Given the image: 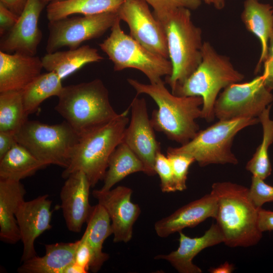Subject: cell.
I'll return each mask as SVG.
<instances>
[{"mask_svg": "<svg viewBox=\"0 0 273 273\" xmlns=\"http://www.w3.org/2000/svg\"><path fill=\"white\" fill-rule=\"evenodd\" d=\"M137 95L146 94L156 103L158 109L150 120L154 129L181 145L191 140L199 131L196 120L201 118L203 100L198 96H179L170 92L161 81L145 84L132 78L127 79Z\"/></svg>", "mask_w": 273, "mask_h": 273, "instance_id": "cell-1", "label": "cell"}, {"mask_svg": "<svg viewBox=\"0 0 273 273\" xmlns=\"http://www.w3.org/2000/svg\"><path fill=\"white\" fill-rule=\"evenodd\" d=\"M217 203L216 224L229 247H249L262 237L258 227V210L249 195V189L231 181H218L211 186Z\"/></svg>", "mask_w": 273, "mask_h": 273, "instance_id": "cell-2", "label": "cell"}, {"mask_svg": "<svg viewBox=\"0 0 273 273\" xmlns=\"http://www.w3.org/2000/svg\"><path fill=\"white\" fill-rule=\"evenodd\" d=\"M165 31L172 73L166 76L171 93L196 69L202 60L201 29L192 20L190 9L177 8L154 16Z\"/></svg>", "mask_w": 273, "mask_h": 273, "instance_id": "cell-3", "label": "cell"}, {"mask_svg": "<svg viewBox=\"0 0 273 273\" xmlns=\"http://www.w3.org/2000/svg\"><path fill=\"white\" fill-rule=\"evenodd\" d=\"M55 109L77 134L84 133L115 118L109 92L100 79L63 86Z\"/></svg>", "mask_w": 273, "mask_h": 273, "instance_id": "cell-4", "label": "cell"}, {"mask_svg": "<svg viewBox=\"0 0 273 273\" xmlns=\"http://www.w3.org/2000/svg\"><path fill=\"white\" fill-rule=\"evenodd\" d=\"M128 112L129 109L109 122L79 136L62 177L67 178L73 172L81 171L87 176L92 188L104 179L110 157L122 142L129 120Z\"/></svg>", "mask_w": 273, "mask_h": 273, "instance_id": "cell-5", "label": "cell"}, {"mask_svg": "<svg viewBox=\"0 0 273 273\" xmlns=\"http://www.w3.org/2000/svg\"><path fill=\"white\" fill-rule=\"evenodd\" d=\"M244 78V74L234 67L229 57L219 54L209 42L204 41L200 63L172 93L179 96L201 97V118L211 122L215 117L214 107L220 91Z\"/></svg>", "mask_w": 273, "mask_h": 273, "instance_id": "cell-6", "label": "cell"}, {"mask_svg": "<svg viewBox=\"0 0 273 273\" xmlns=\"http://www.w3.org/2000/svg\"><path fill=\"white\" fill-rule=\"evenodd\" d=\"M259 123L258 118L218 120L199 130L187 143L178 147L168 148L167 153L191 156L201 167L210 164L236 165L239 161L232 151L235 137L245 128Z\"/></svg>", "mask_w": 273, "mask_h": 273, "instance_id": "cell-7", "label": "cell"}, {"mask_svg": "<svg viewBox=\"0 0 273 273\" xmlns=\"http://www.w3.org/2000/svg\"><path fill=\"white\" fill-rule=\"evenodd\" d=\"M17 142L46 165L67 168L79 136L65 120L53 125L27 120L15 134Z\"/></svg>", "mask_w": 273, "mask_h": 273, "instance_id": "cell-8", "label": "cell"}, {"mask_svg": "<svg viewBox=\"0 0 273 273\" xmlns=\"http://www.w3.org/2000/svg\"><path fill=\"white\" fill-rule=\"evenodd\" d=\"M120 21L118 17L110 28L109 36L99 44L113 62L114 70L137 69L147 76L150 83L161 81L164 76H170L172 70L170 61L150 51L125 33Z\"/></svg>", "mask_w": 273, "mask_h": 273, "instance_id": "cell-9", "label": "cell"}, {"mask_svg": "<svg viewBox=\"0 0 273 273\" xmlns=\"http://www.w3.org/2000/svg\"><path fill=\"white\" fill-rule=\"evenodd\" d=\"M272 91L265 85L262 75L251 81L232 84L218 96L214 113L218 120L258 118L273 102Z\"/></svg>", "mask_w": 273, "mask_h": 273, "instance_id": "cell-10", "label": "cell"}, {"mask_svg": "<svg viewBox=\"0 0 273 273\" xmlns=\"http://www.w3.org/2000/svg\"><path fill=\"white\" fill-rule=\"evenodd\" d=\"M118 17L117 12H107L49 21L46 51L51 53L63 47L77 48L83 41L102 36Z\"/></svg>", "mask_w": 273, "mask_h": 273, "instance_id": "cell-11", "label": "cell"}, {"mask_svg": "<svg viewBox=\"0 0 273 273\" xmlns=\"http://www.w3.org/2000/svg\"><path fill=\"white\" fill-rule=\"evenodd\" d=\"M144 0H125L117 12L128 26L130 35L150 51L169 59L167 39L160 22Z\"/></svg>", "mask_w": 273, "mask_h": 273, "instance_id": "cell-12", "label": "cell"}, {"mask_svg": "<svg viewBox=\"0 0 273 273\" xmlns=\"http://www.w3.org/2000/svg\"><path fill=\"white\" fill-rule=\"evenodd\" d=\"M130 108L131 118L124 130L122 142L142 161L145 167L144 173L149 176L154 175L156 174L155 158L161 151V147L148 116L145 99L135 97Z\"/></svg>", "mask_w": 273, "mask_h": 273, "instance_id": "cell-13", "label": "cell"}, {"mask_svg": "<svg viewBox=\"0 0 273 273\" xmlns=\"http://www.w3.org/2000/svg\"><path fill=\"white\" fill-rule=\"evenodd\" d=\"M132 194V189L122 186L93 191L94 197L109 216L114 243H127L132 239L133 224L141 213L139 205L131 201Z\"/></svg>", "mask_w": 273, "mask_h": 273, "instance_id": "cell-14", "label": "cell"}, {"mask_svg": "<svg viewBox=\"0 0 273 273\" xmlns=\"http://www.w3.org/2000/svg\"><path fill=\"white\" fill-rule=\"evenodd\" d=\"M46 4L41 0H27L17 23L1 41V51L35 55L42 36L39 17Z\"/></svg>", "mask_w": 273, "mask_h": 273, "instance_id": "cell-15", "label": "cell"}, {"mask_svg": "<svg viewBox=\"0 0 273 273\" xmlns=\"http://www.w3.org/2000/svg\"><path fill=\"white\" fill-rule=\"evenodd\" d=\"M51 205L48 195H44L29 201H24L19 206L15 216L23 244L22 261L36 255V239L51 229Z\"/></svg>", "mask_w": 273, "mask_h": 273, "instance_id": "cell-16", "label": "cell"}, {"mask_svg": "<svg viewBox=\"0 0 273 273\" xmlns=\"http://www.w3.org/2000/svg\"><path fill=\"white\" fill-rule=\"evenodd\" d=\"M66 179L60 193L61 207L68 230L78 233L91 211L89 195L92 187L87 176L81 171L73 172Z\"/></svg>", "mask_w": 273, "mask_h": 273, "instance_id": "cell-17", "label": "cell"}, {"mask_svg": "<svg viewBox=\"0 0 273 273\" xmlns=\"http://www.w3.org/2000/svg\"><path fill=\"white\" fill-rule=\"evenodd\" d=\"M217 210L216 198L210 192L157 221L154 229L159 237L166 238L185 228L195 227L209 218L215 219Z\"/></svg>", "mask_w": 273, "mask_h": 273, "instance_id": "cell-18", "label": "cell"}, {"mask_svg": "<svg viewBox=\"0 0 273 273\" xmlns=\"http://www.w3.org/2000/svg\"><path fill=\"white\" fill-rule=\"evenodd\" d=\"M178 233V248L168 254L157 255L154 259L167 261L179 273L202 272L193 260L204 249L223 243V236L219 228L216 223L212 224L204 235L195 238L188 237L181 231Z\"/></svg>", "mask_w": 273, "mask_h": 273, "instance_id": "cell-19", "label": "cell"}, {"mask_svg": "<svg viewBox=\"0 0 273 273\" xmlns=\"http://www.w3.org/2000/svg\"><path fill=\"white\" fill-rule=\"evenodd\" d=\"M41 59L0 51V92L21 91L41 74Z\"/></svg>", "mask_w": 273, "mask_h": 273, "instance_id": "cell-20", "label": "cell"}, {"mask_svg": "<svg viewBox=\"0 0 273 273\" xmlns=\"http://www.w3.org/2000/svg\"><path fill=\"white\" fill-rule=\"evenodd\" d=\"M26 193L20 181L0 179V238L15 244L21 240L16 212Z\"/></svg>", "mask_w": 273, "mask_h": 273, "instance_id": "cell-21", "label": "cell"}, {"mask_svg": "<svg viewBox=\"0 0 273 273\" xmlns=\"http://www.w3.org/2000/svg\"><path fill=\"white\" fill-rule=\"evenodd\" d=\"M241 18L247 30L260 42L261 53L255 69L256 73L267 58L269 41L273 33V7L258 0H245Z\"/></svg>", "mask_w": 273, "mask_h": 273, "instance_id": "cell-22", "label": "cell"}, {"mask_svg": "<svg viewBox=\"0 0 273 273\" xmlns=\"http://www.w3.org/2000/svg\"><path fill=\"white\" fill-rule=\"evenodd\" d=\"M79 240L72 243L46 245V253L23 261L17 271L20 273H63L65 268L74 262Z\"/></svg>", "mask_w": 273, "mask_h": 273, "instance_id": "cell-23", "label": "cell"}, {"mask_svg": "<svg viewBox=\"0 0 273 273\" xmlns=\"http://www.w3.org/2000/svg\"><path fill=\"white\" fill-rule=\"evenodd\" d=\"M103 59L97 49L85 45L68 51L47 53L41 61L44 69L55 72L63 79L85 64Z\"/></svg>", "mask_w": 273, "mask_h": 273, "instance_id": "cell-24", "label": "cell"}, {"mask_svg": "<svg viewBox=\"0 0 273 273\" xmlns=\"http://www.w3.org/2000/svg\"><path fill=\"white\" fill-rule=\"evenodd\" d=\"M85 232L92 253L89 269L97 272L109 257L103 251L105 240L113 235L111 220L105 208L100 204L93 206L86 221Z\"/></svg>", "mask_w": 273, "mask_h": 273, "instance_id": "cell-25", "label": "cell"}, {"mask_svg": "<svg viewBox=\"0 0 273 273\" xmlns=\"http://www.w3.org/2000/svg\"><path fill=\"white\" fill-rule=\"evenodd\" d=\"M125 0H60L50 3L47 7L49 21H56L79 14L93 15L117 12Z\"/></svg>", "mask_w": 273, "mask_h": 273, "instance_id": "cell-26", "label": "cell"}, {"mask_svg": "<svg viewBox=\"0 0 273 273\" xmlns=\"http://www.w3.org/2000/svg\"><path fill=\"white\" fill-rule=\"evenodd\" d=\"M47 166L17 143L0 159V179L20 181Z\"/></svg>", "mask_w": 273, "mask_h": 273, "instance_id": "cell-27", "label": "cell"}, {"mask_svg": "<svg viewBox=\"0 0 273 273\" xmlns=\"http://www.w3.org/2000/svg\"><path fill=\"white\" fill-rule=\"evenodd\" d=\"M145 172L144 165L136 155L124 143L121 142L111 155L101 190L107 191L127 175Z\"/></svg>", "mask_w": 273, "mask_h": 273, "instance_id": "cell-28", "label": "cell"}, {"mask_svg": "<svg viewBox=\"0 0 273 273\" xmlns=\"http://www.w3.org/2000/svg\"><path fill=\"white\" fill-rule=\"evenodd\" d=\"M62 79L55 72L40 74L21 91L24 110L28 116L46 99L58 97L63 86Z\"/></svg>", "mask_w": 273, "mask_h": 273, "instance_id": "cell-29", "label": "cell"}, {"mask_svg": "<svg viewBox=\"0 0 273 273\" xmlns=\"http://www.w3.org/2000/svg\"><path fill=\"white\" fill-rule=\"evenodd\" d=\"M270 105L259 117L262 128V140L246 165V169L251 172L252 176L263 180L267 178L272 171L268 156V148L273 143V122L270 117Z\"/></svg>", "mask_w": 273, "mask_h": 273, "instance_id": "cell-30", "label": "cell"}, {"mask_svg": "<svg viewBox=\"0 0 273 273\" xmlns=\"http://www.w3.org/2000/svg\"><path fill=\"white\" fill-rule=\"evenodd\" d=\"M27 118L21 91L0 92V132L15 134Z\"/></svg>", "mask_w": 273, "mask_h": 273, "instance_id": "cell-31", "label": "cell"}, {"mask_svg": "<svg viewBox=\"0 0 273 273\" xmlns=\"http://www.w3.org/2000/svg\"><path fill=\"white\" fill-rule=\"evenodd\" d=\"M167 157L172 168L176 191L186 190L189 169L195 162V159L187 155L168 153H167Z\"/></svg>", "mask_w": 273, "mask_h": 273, "instance_id": "cell-32", "label": "cell"}, {"mask_svg": "<svg viewBox=\"0 0 273 273\" xmlns=\"http://www.w3.org/2000/svg\"><path fill=\"white\" fill-rule=\"evenodd\" d=\"M155 170L160 177L162 192L169 193L176 191L170 162L167 156L164 155L161 151L156 156Z\"/></svg>", "mask_w": 273, "mask_h": 273, "instance_id": "cell-33", "label": "cell"}, {"mask_svg": "<svg viewBox=\"0 0 273 273\" xmlns=\"http://www.w3.org/2000/svg\"><path fill=\"white\" fill-rule=\"evenodd\" d=\"M257 177L252 176L249 195L253 203L258 208L265 203L273 202V186L266 184Z\"/></svg>", "mask_w": 273, "mask_h": 273, "instance_id": "cell-34", "label": "cell"}, {"mask_svg": "<svg viewBox=\"0 0 273 273\" xmlns=\"http://www.w3.org/2000/svg\"><path fill=\"white\" fill-rule=\"evenodd\" d=\"M154 10V16H159L177 8H185L190 10L198 9L202 0H144Z\"/></svg>", "mask_w": 273, "mask_h": 273, "instance_id": "cell-35", "label": "cell"}, {"mask_svg": "<svg viewBox=\"0 0 273 273\" xmlns=\"http://www.w3.org/2000/svg\"><path fill=\"white\" fill-rule=\"evenodd\" d=\"M92 259V251L87 240L86 233L84 232L82 237L79 240L75 252L74 262L88 272Z\"/></svg>", "mask_w": 273, "mask_h": 273, "instance_id": "cell-36", "label": "cell"}, {"mask_svg": "<svg viewBox=\"0 0 273 273\" xmlns=\"http://www.w3.org/2000/svg\"><path fill=\"white\" fill-rule=\"evenodd\" d=\"M19 16L8 9L0 3V34L3 35L17 23Z\"/></svg>", "mask_w": 273, "mask_h": 273, "instance_id": "cell-37", "label": "cell"}, {"mask_svg": "<svg viewBox=\"0 0 273 273\" xmlns=\"http://www.w3.org/2000/svg\"><path fill=\"white\" fill-rule=\"evenodd\" d=\"M258 224L260 231L262 233L273 231V211L259 208Z\"/></svg>", "mask_w": 273, "mask_h": 273, "instance_id": "cell-38", "label": "cell"}, {"mask_svg": "<svg viewBox=\"0 0 273 273\" xmlns=\"http://www.w3.org/2000/svg\"><path fill=\"white\" fill-rule=\"evenodd\" d=\"M17 143L15 134L0 132V159Z\"/></svg>", "mask_w": 273, "mask_h": 273, "instance_id": "cell-39", "label": "cell"}, {"mask_svg": "<svg viewBox=\"0 0 273 273\" xmlns=\"http://www.w3.org/2000/svg\"><path fill=\"white\" fill-rule=\"evenodd\" d=\"M262 76L265 86L271 91L273 90V58L266 59L263 62Z\"/></svg>", "mask_w": 273, "mask_h": 273, "instance_id": "cell-40", "label": "cell"}, {"mask_svg": "<svg viewBox=\"0 0 273 273\" xmlns=\"http://www.w3.org/2000/svg\"><path fill=\"white\" fill-rule=\"evenodd\" d=\"M27 2V0H0V3L18 16L23 12Z\"/></svg>", "mask_w": 273, "mask_h": 273, "instance_id": "cell-41", "label": "cell"}, {"mask_svg": "<svg viewBox=\"0 0 273 273\" xmlns=\"http://www.w3.org/2000/svg\"><path fill=\"white\" fill-rule=\"evenodd\" d=\"M234 269L232 263L226 261L218 266L210 268L209 271L211 273H231Z\"/></svg>", "mask_w": 273, "mask_h": 273, "instance_id": "cell-42", "label": "cell"}, {"mask_svg": "<svg viewBox=\"0 0 273 273\" xmlns=\"http://www.w3.org/2000/svg\"><path fill=\"white\" fill-rule=\"evenodd\" d=\"M87 271L75 262L67 266L63 273H86Z\"/></svg>", "mask_w": 273, "mask_h": 273, "instance_id": "cell-43", "label": "cell"}, {"mask_svg": "<svg viewBox=\"0 0 273 273\" xmlns=\"http://www.w3.org/2000/svg\"><path fill=\"white\" fill-rule=\"evenodd\" d=\"M206 4L212 6L218 10L223 9L225 6L226 0H202Z\"/></svg>", "mask_w": 273, "mask_h": 273, "instance_id": "cell-44", "label": "cell"}, {"mask_svg": "<svg viewBox=\"0 0 273 273\" xmlns=\"http://www.w3.org/2000/svg\"><path fill=\"white\" fill-rule=\"evenodd\" d=\"M271 58H273V33L270 37L269 41L268 53L266 59Z\"/></svg>", "mask_w": 273, "mask_h": 273, "instance_id": "cell-45", "label": "cell"}, {"mask_svg": "<svg viewBox=\"0 0 273 273\" xmlns=\"http://www.w3.org/2000/svg\"><path fill=\"white\" fill-rule=\"evenodd\" d=\"M43 2L47 4L48 3H51L53 1H60V0H41Z\"/></svg>", "mask_w": 273, "mask_h": 273, "instance_id": "cell-46", "label": "cell"}, {"mask_svg": "<svg viewBox=\"0 0 273 273\" xmlns=\"http://www.w3.org/2000/svg\"><path fill=\"white\" fill-rule=\"evenodd\" d=\"M272 122H273V119H272Z\"/></svg>", "mask_w": 273, "mask_h": 273, "instance_id": "cell-47", "label": "cell"}]
</instances>
